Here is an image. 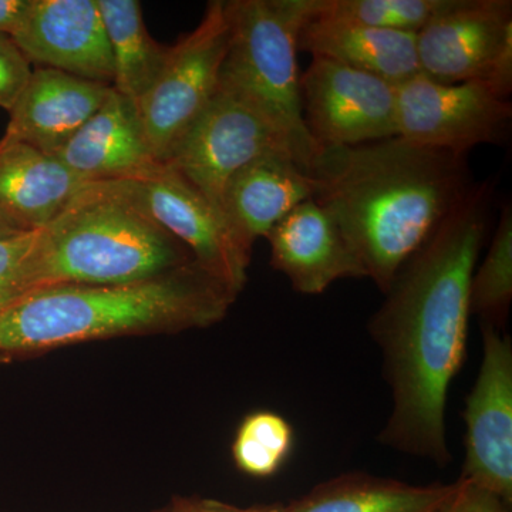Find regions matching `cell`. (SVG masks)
<instances>
[{"instance_id":"cell-13","label":"cell","mask_w":512,"mask_h":512,"mask_svg":"<svg viewBox=\"0 0 512 512\" xmlns=\"http://www.w3.org/2000/svg\"><path fill=\"white\" fill-rule=\"evenodd\" d=\"M12 39L30 63L113 86V57L97 0H32Z\"/></svg>"},{"instance_id":"cell-23","label":"cell","mask_w":512,"mask_h":512,"mask_svg":"<svg viewBox=\"0 0 512 512\" xmlns=\"http://www.w3.org/2000/svg\"><path fill=\"white\" fill-rule=\"evenodd\" d=\"M293 430L291 424L272 412L249 414L242 421L232 457L242 473L265 478L274 476L291 454Z\"/></svg>"},{"instance_id":"cell-9","label":"cell","mask_w":512,"mask_h":512,"mask_svg":"<svg viewBox=\"0 0 512 512\" xmlns=\"http://www.w3.org/2000/svg\"><path fill=\"white\" fill-rule=\"evenodd\" d=\"M299 83L303 120L319 148L397 137L396 84L319 57Z\"/></svg>"},{"instance_id":"cell-15","label":"cell","mask_w":512,"mask_h":512,"mask_svg":"<svg viewBox=\"0 0 512 512\" xmlns=\"http://www.w3.org/2000/svg\"><path fill=\"white\" fill-rule=\"evenodd\" d=\"M110 92L111 86L107 84L39 67L33 70L28 86L9 111L3 137L57 156L103 106Z\"/></svg>"},{"instance_id":"cell-1","label":"cell","mask_w":512,"mask_h":512,"mask_svg":"<svg viewBox=\"0 0 512 512\" xmlns=\"http://www.w3.org/2000/svg\"><path fill=\"white\" fill-rule=\"evenodd\" d=\"M490 194L487 185H474L404 262L369 322L392 393L379 441L439 467L453 461L447 397L466 356L470 282L488 231Z\"/></svg>"},{"instance_id":"cell-17","label":"cell","mask_w":512,"mask_h":512,"mask_svg":"<svg viewBox=\"0 0 512 512\" xmlns=\"http://www.w3.org/2000/svg\"><path fill=\"white\" fill-rule=\"evenodd\" d=\"M316 181L285 151H272L229 178L222 211L238 237L254 247L302 202L315 197Z\"/></svg>"},{"instance_id":"cell-3","label":"cell","mask_w":512,"mask_h":512,"mask_svg":"<svg viewBox=\"0 0 512 512\" xmlns=\"http://www.w3.org/2000/svg\"><path fill=\"white\" fill-rule=\"evenodd\" d=\"M237 296L197 262L134 284L43 286L0 312V363L89 340L207 328Z\"/></svg>"},{"instance_id":"cell-8","label":"cell","mask_w":512,"mask_h":512,"mask_svg":"<svg viewBox=\"0 0 512 512\" xmlns=\"http://www.w3.org/2000/svg\"><path fill=\"white\" fill-rule=\"evenodd\" d=\"M511 120L510 100L483 82L443 84L417 74L397 86V137L416 146L466 157L503 141Z\"/></svg>"},{"instance_id":"cell-12","label":"cell","mask_w":512,"mask_h":512,"mask_svg":"<svg viewBox=\"0 0 512 512\" xmlns=\"http://www.w3.org/2000/svg\"><path fill=\"white\" fill-rule=\"evenodd\" d=\"M510 42L511 0H448L416 35L420 74L443 84L484 83Z\"/></svg>"},{"instance_id":"cell-18","label":"cell","mask_w":512,"mask_h":512,"mask_svg":"<svg viewBox=\"0 0 512 512\" xmlns=\"http://www.w3.org/2000/svg\"><path fill=\"white\" fill-rule=\"evenodd\" d=\"M298 46L299 52L373 74L396 86L420 74L412 33L370 28L316 12L301 30Z\"/></svg>"},{"instance_id":"cell-29","label":"cell","mask_w":512,"mask_h":512,"mask_svg":"<svg viewBox=\"0 0 512 512\" xmlns=\"http://www.w3.org/2000/svg\"><path fill=\"white\" fill-rule=\"evenodd\" d=\"M32 0H0V33L13 36L28 15Z\"/></svg>"},{"instance_id":"cell-28","label":"cell","mask_w":512,"mask_h":512,"mask_svg":"<svg viewBox=\"0 0 512 512\" xmlns=\"http://www.w3.org/2000/svg\"><path fill=\"white\" fill-rule=\"evenodd\" d=\"M170 512H272V507L241 508L205 498H178L170 505Z\"/></svg>"},{"instance_id":"cell-26","label":"cell","mask_w":512,"mask_h":512,"mask_svg":"<svg viewBox=\"0 0 512 512\" xmlns=\"http://www.w3.org/2000/svg\"><path fill=\"white\" fill-rule=\"evenodd\" d=\"M28 57L12 36L0 33V107L12 110L32 77Z\"/></svg>"},{"instance_id":"cell-19","label":"cell","mask_w":512,"mask_h":512,"mask_svg":"<svg viewBox=\"0 0 512 512\" xmlns=\"http://www.w3.org/2000/svg\"><path fill=\"white\" fill-rule=\"evenodd\" d=\"M89 184L59 158L0 138V205L30 231L46 227Z\"/></svg>"},{"instance_id":"cell-4","label":"cell","mask_w":512,"mask_h":512,"mask_svg":"<svg viewBox=\"0 0 512 512\" xmlns=\"http://www.w3.org/2000/svg\"><path fill=\"white\" fill-rule=\"evenodd\" d=\"M191 262L190 249L116 183H92L37 229L29 256V291L62 284H134Z\"/></svg>"},{"instance_id":"cell-10","label":"cell","mask_w":512,"mask_h":512,"mask_svg":"<svg viewBox=\"0 0 512 512\" xmlns=\"http://www.w3.org/2000/svg\"><path fill=\"white\" fill-rule=\"evenodd\" d=\"M272 151H285L292 156L288 144L274 128L247 104L218 87L207 109L164 165L222 211L229 178L255 158Z\"/></svg>"},{"instance_id":"cell-30","label":"cell","mask_w":512,"mask_h":512,"mask_svg":"<svg viewBox=\"0 0 512 512\" xmlns=\"http://www.w3.org/2000/svg\"><path fill=\"white\" fill-rule=\"evenodd\" d=\"M26 232H30V229L0 205V239L18 237Z\"/></svg>"},{"instance_id":"cell-5","label":"cell","mask_w":512,"mask_h":512,"mask_svg":"<svg viewBox=\"0 0 512 512\" xmlns=\"http://www.w3.org/2000/svg\"><path fill=\"white\" fill-rule=\"evenodd\" d=\"M319 0H229L227 53L220 89L251 107L288 144L311 174L320 148L303 120L299 35Z\"/></svg>"},{"instance_id":"cell-27","label":"cell","mask_w":512,"mask_h":512,"mask_svg":"<svg viewBox=\"0 0 512 512\" xmlns=\"http://www.w3.org/2000/svg\"><path fill=\"white\" fill-rule=\"evenodd\" d=\"M457 483L456 493L440 508L439 512H511L507 504L483 488H478L460 478Z\"/></svg>"},{"instance_id":"cell-21","label":"cell","mask_w":512,"mask_h":512,"mask_svg":"<svg viewBox=\"0 0 512 512\" xmlns=\"http://www.w3.org/2000/svg\"><path fill=\"white\" fill-rule=\"evenodd\" d=\"M113 57V89L138 103L157 82L170 47L150 36L136 0H97Z\"/></svg>"},{"instance_id":"cell-16","label":"cell","mask_w":512,"mask_h":512,"mask_svg":"<svg viewBox=\"0 0 512 512\" xmlns=\"http://www.w3.org/2000/svg\"><path fill=\"white\" fill-rule=\"evenodd\" d=\"M55 157L87 183L130 180L160 165L148 146L136 103L113 87L103 106Z\"/></svg>"},{"instance_id":"cell-20","label":"cell","mask_w":512,"mask_h":512,"mask_svg":"<svg viewBox=\"0 0 512 512\" xmlns=\"http://www.w3.org/2000/svg\"><path fill=\"white\" fill-rule=\"evenodd\" d=\"M458 487L412 485L365 473L343 474L272 512H439Z\"/></svg>"},{"instance_id":"cell-7","label":"cell","mask_w":512,"mask_h":512,"mask_svg":"<svg viewBox=\"0 0 512 512\" xmlns=\"http://www.w3.org/2000/svg\"><path fill=\"white\" fill-rule=\"evenodd\" d=\"M126 197L185 245L195 262L227 285L235 295L247 284L249 248L215 207L194 185L167 165L130 178L113 181Z\"/></svg>"},{"instance_id":"cell-2","label":"cell","mask_w":512,"mask_h":512,"mask_svg":"<svg viewBox=\"0 0 512 512\" xmlns=\"http://www.w3.org/2000/svg\"><path fill=\"white\" fill-rule=\"evenodd\" d=\"M313 200L335 218L383 293L473 190L466 157L400 137L320 148Z\"/></svg>"},{"instance_id":"cell-31","label":"cell","mask_w":512,"mask_h":512,"mask_svg":"<svg viewBox=\"0 0 512 512\" xmlns=\"http://www.w3.org/2000/svg\"><path fill=\"white\" fill-rule=\"evenodd\" d=\"M157 512H170V507L165 508V510L157 511Z\"/></svg>"},{"instance_id":"cell-11","label":"cell","mask_w":512,"mask_h":512,"mask_svg":"<svg viewBox=\"0 0 512 512\" xmlns=\"http://www.w3.org/2000/svg\"><path fill=\"white\" fill-rule=\"evenodd\" d=\"M483 360L467 397L466 460L460 480L512 504V340L481 323Z\"/></svg>"},{"instance_id":"cell-22","label":"cell","mask_w":512,"mask_h":512,"mask_svg":"<svg viewBox=\"0 0 512 512\" xmlns=\"http://www.w3.org/2000/svg\"><path fill=\"white\" fill-rule=\"evenodd\" d=\"M512 302V207L504 205L490 247L470 282V311L503 329Z\"/></svg>"},{"instance_id":"cell-24","label":"cell","mask_w":512,"mask_h":512,"mask_svg":"<svg viewBox=\"0 0 512 512\" xmlns=\"http://www.w3.org/2000/svg\"><path fill=\"white\" fill-rule=\"evenodd\" d=\"M448 0H319L318 15L417 35Z\"/></svg>"},{"instance_id":"cell-14","label":"cell","mask_w":512,"mask_h":512,"mask_svg":"<svg viewBox=\"0 0 512 512\" xmlns=\"http://www.w3.org/2000/svg\"><path fill=\"white\" fill-rule=\"evenodd\" d=\"M266 239L272 268L302 295H320L340 279L367 278L338 222L313 198L289 212Z\"/></svg>"},{"instance_id":"cell-6","label":"cell","mask_w":512,"mask_h":512,"mask_svg":"<svg viewBox=\"0 0 512 512\" xmlns=\"http://www.w3.org/2000/svg\"><path fill=\"white\" fill-rule=\"evenodd\" d=\"M229 23L224 0L208 3L200 25L170 47L157 82L136 104L148 146L167 163L220 87Z\"/></svg>"},{"instance_id":"cell-25","label":"cell","mask_w":512,"mask_h":512,"mask_svg":"<svg viewBox=\"0 0 512 512\" xmlns=\"http://www.w3.org/2000/svg\"><path fill=\"white\" fill-rule=\"evenodd\" d=\"M36 231L0 239V312L29 292V256Z\"/></svg>"}]
</instances>
